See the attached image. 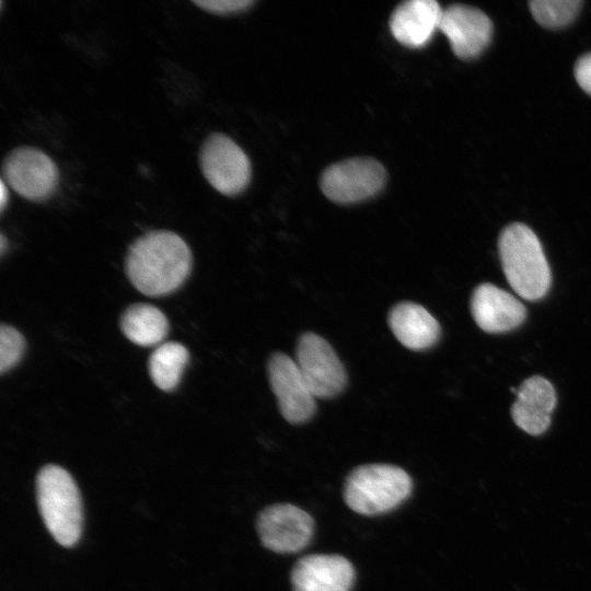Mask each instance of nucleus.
I'll return each instance as SVG.
<instances>
[{
  "mask_svg": "<svg viewBox=\"0 0 591 591\" xmlns=\"http://www.w3.org/2000/svg\"><path fill=\"white\" fill-rule=\"evenodd\" d=\"M194 4L216 14H232L247 10L254 4L252 0H194Z\"/></svg>",
  "mask_w": 591,
  "mask_h": 591,
  "instance_id": "nucleus-21",
  "label": "nucleus"
},
{
  "mask_svg": "<svg viewBox=\"0 0 591 591\" xmlns=\"http://www.w3.org/2000/svg\"><path fill=\"white\" fill-rule=\"evenodd\" d=\"M575 78L582 90L591 94V51L578 59Z\"/></svg>",
  "mask_w": 591,
  "mask_h": 591,
  "instance_id": "nucleus-22",
  "label": "nucleus"
},
{
  "mask_svg": "<svg viewBox=\"0 0 591 591\" xmlns=\"http://www.w3.org/2000/svg\"><path fill=\"white\" fill-rule=\"evenodd\" d=\"M442 11L434 0H408L402 2L390 18L394 38L409 48L427 45L439 30Z\"/></svg>",
  "mask_w": 591,
  "mask_h": 591,
  "instance_id": "nucleus-15",
  "label": "nucleus"
},
{
  "mask_svg": "<svg viewBox=\"0 0 591 591\" xmlns=\"http://www.w3.org/2000/svg\"><path fill=\"white\" fill-rule=\"evenodd\" d=\"M387 323L397 340L410 350L428 349L440 337L438 321L422 305L414 302L394 305L389 312Z\"/></svg>",
  "mask_w": 591,
  "mask_h": 591,
  "instance_id": "nucleus-16",
  "label": "nucleus"
},
{
  "mask_svg": "<svg viewBox=\"0 0 591 591\" xmlns=\"http://www.w3.org/2000/svg\"><path fill=\"white\" fill-rule=\"evenodd\" d=\"M262 544L276 553H296L311 541L314 521L309 513L290 503L273 505L257 518Z\"/></svg>",
  "mask_w": 591,
  "mask_h": 591,
  "instance_id": "nucleus-10",
  "label": "nucleus"
},
{
  "mask_svg": "<svg viewBox=\"0 0 591 591\" xmlns=\"http://www.w3.org/2000/svg\"><path fill=\"white\" fill-rule=\"evenodd\" d=\"M124 335L134 344L149 347L160 344L169 332V322L164 313L148 303L129 305L120 317Z\"/></svg>",
  "mask_w": 591,
  "mask_h": 591,
  "instance_id": "nucleus-17",
  "label": "nucleus"
},
{
  "mask_svg": "<svg viewBox=\"0 0 591 591\" xmlns=\"http://www.w3.org/2000/svg\"><path fill=\"white\" fill-rule=\"evenodd\" d=\"M0 240H1L0 242L1 253H3L4 247H5V237L3 234H1Z\"/></svg>",
  "mask_w": 591,
  "mask_h": 591,
  "instance_id": "nucleus-24",
  "label": "nucleus"
},
{
  "mask_svg": "<svg viewBox=\"0 0 591 591\" xmlns=\"http://www.w3.org/2000/svg\"><path fill=\"white\" fill-rule=\"evenodd\" d=\"M189 360L186 347L176 341L161 344L149 358L148 370L151 380L162 391L177 387Z\"/></svg>",
  "mask_w": 591,
  "mask_h": 591,
  "instance_id": "nucleus-18",
  "label": "nucleus"
},
{
  "mask_svg": "<svg viewBox=\"0 0 591 591\" xmlns=\"http://www.w3.org/2000/svg\"><path fill=\"white\" fill-rule=\"evenodd\" d=\"M39 512L53 537L62 546H73L81 535L82 503L72 476L62 467L48 464L36 478Z\"/></svg>",
  "mask_w": 591,
  "mask_h": 591,
  "instance_id": "nucleus-3",
  "label": "nucleus"
},
{
  "mask_svg": "<svg viewBox=\"0 0 591 591\" xmlns=\"http://www.w3.org/2000/svg\"><path fill=\"white\" fill-rule=\"evenodd\" d=\"M471 312L479 328L487 333H505L519 327L526 309L511 293L493 283H482L471 298Z\"/></svg>",
  "mask_w": 591,
  "mask_h": 591,
  "instance_id": "nucleus-13",
  "label": "nucleus"
},
{
  "mask_svg": "<svg viewBox=\"0 0 591 591\" xmlns=\"http://www.w3.org/2000/svg\"><path fill=\"white\" fill-rule=\"evenodd\" d=\"M25 350V339L14 327L1 324L0 327V371L5 373L21 360Z\"/></svg>",
  "mask_w": 591,
  "mask_h": 591,
  "instance_id": "nucleus-20",
  "label": "nucleus"
},
{
  "mask_svg": "<svg viewBox=\"0 0 591 591\" xmlns=\"http://www.w3.org/2000/svg\"><path fill=\"white\" fill-rule=\"evenodd\" d=\"M439 31L449 39L455 56L470 59L478 56L489 44L493 24L477 8L452 4L443 9Z\"/></svg>",
  "mask_w": 591,
  "mask_h": 591,
  "instance_id": "nucleus-11",
  "label": "nucleus"
},
{
  "mask_svg": "<svg viewBox=\"0 0 591 591\" xmlns=\"http://www.w3.org/2000/svg\"><path fill=\"white\" fill-rule=\"evenodd\" d=\"M267 374L282 417L294 425L309 421L316 410V397L294 359L274 354L267 363Z\"/></svg>",
  "mask_w": 591,
  "mask_h": 591,
  "instance_id": "nucleus-9",
  "label": "nucleus"
},
{
  "mask_svg": "<svg viewBox=\"0 0 591 591\" xmlns=\"http://www.w3.org/2000/svg\"><path fill=\"white\" fill-rule=\"evenodd\" d=\"M499 257L513 291L528 301H537L551 288L552 275L536 234L523 223L506 227L498 240Z\"/></svg>",
  "mask_w": 591,
  "mask_h": 591,
  "instance_id": "nucleus-2",
  "label": "nucleus"
},
{
  "mask_svg": "<svg viewBox=\"0 0 591 591\" xmlns=\"http://www.w3.org/2000/svg\"><path fill=\"white\" fill-rule=\"evenodd\" d=\"M7 188H5V183L1 179L0 181V205H1V210L4 209V206H5V202H7Z\"/></svg>",
  "mask_w": 591,
  "mask_h": 591,
  "instance_id": "nucleus-23",
  "label": "nucleus"
},
{
  "mask_svg": "<svg viewBox=\"0 0 591 591\" xmlns=\"http://www.w3.org/2000/svg\"><path fill=\"white\" fill-rule=\"evenodd\" d=\"M294 361L316 398L335 397L345 389V368L333 347L320 335L306 332L299 337Z\"/></svg>",
  "mask_w": 591,
  "mask_h": 591,
  "instance_id": "nucleus-8",
  "label": "nucleus"
},
{
  "mask_svg": "<svg viewBox=\"0 0 591 591\" xmlns=\"http://www.w3.org/2000/svg\"><path fill=\"white\" fill-rule=\"evenodd\" d=\"M386 171L376 160L355 158L328 166L322 174L323 194L338 204L360 202L382 190Z\"/></svg>",
  "mask_w": 591,
  "mask_h": 591,
  "instance_id": "nucleus-7",
  "label": "nucleus"
},
{
  "mask_svg": "<svg viewBox=\"0 0 591 591\" xmlns=\"http://www.w3.org/2000/svg\"><path fill=\"white\" fill-rule=\"evenodd\" d=\"M199 164L208 183L227 196L241 194L251 181L247 155L234 140L221 132H213L204 140Z\"/></svg>",
  "mask_w": 591,
  "mask_h": 591,
  "instance_id": "nucleus-6",
  "label": "nucleus"
},
{
  "mask_svg": "<svg viewBox=\"0 0 591 591\" xmlns=\"http://www.w3.org/2000/svg\"><path fill=\"white\" fill-rule=\"evenodd\" d=\"M517 399L511 406L514 424L532 436L544 433L551 425V415L557 397L552 383L540 375L524 380L517 390Z\"/></svg>",
  "mask_w": 591,
  "mask_h": 591,
  "instance_id": "nucleus-14",
  "label": "nucleus"
},
{
  "mask_svg": "<svg viewBox=\"0 0 591 591\" xmlns=\"http://www.w3.org/2000/svg\"><path fill=\"white\" fill-rule=\"evenodd\" d=\"M534 19L549 28L569 24L579 12L581 0H532L529 2Z\"/></svg>",
  "mask_w": 591,
  "mask_h": 591,
  "instance_id": "nucleus-19",
  "label": "nucleus"
},
{
  "mask_svg": "<svg viewBox=\"0 0 591 591\" xmlns=\"http://www.w3.org/2000/svg\"><path fill=\"white\" fill-rule=\"evenodd\" d=\"M1 173L4 183L32 201L48 199L59 183L56 163L45 152L31 146L12 149L2 161Z\"/></svg>",
  "mask_w": 591,
  "mask_h": 591,
  "instance_id": "nucleus-5",
  "label": "nucleus"
},
{
  "mask_svg": "<svg viewBox=\"0 0 591 591\" xmlns=\"http://www.w3.org/2000/svg\"><path fill=\"white\" fill-rule=\"evenodd\" d=\"M192 263V252L178 234L169 230H152L130 244L125 268L128 279L139 292L162 297L184 283Z\"/></svg>",
  "mask_w": 591,
  "mask_h": 591,
  "instance_id": "nucleus-1",
  "label": "nucleus"
},
{
  "mask_svg": "<svg viewBox=\"0 0 591 591\" xmlns=\"http://www.w3.org/2000/svg\"><path fill=\"white\" fill-rule=\"evenodd\" d=\"M413 483L401 467L366 464L355 468L344 486V499L357 513L374 515L395 509L410 495Z\"/></svg>",
  "mask_w": 591,
  "mask_h": 591,
  "instance_id": "nucleus-4",
  "label": "nucleus"
},
{
  "mask_svg": "<svg viewBox=\"0 0 591 591\" xmlns=\"http://www.w3.org/2000/svg\"><path fill=\"white\" fill-rule=\"evenodd\" d=\"M354 580V566L340 555H308L291 571L293 591H350Z\"/></svg>",
  "mask_w": 591,
  "mask_h": 591,
  "instance_id": "nucleus-12",
  "label": "nucleus"
}]
</instances>
